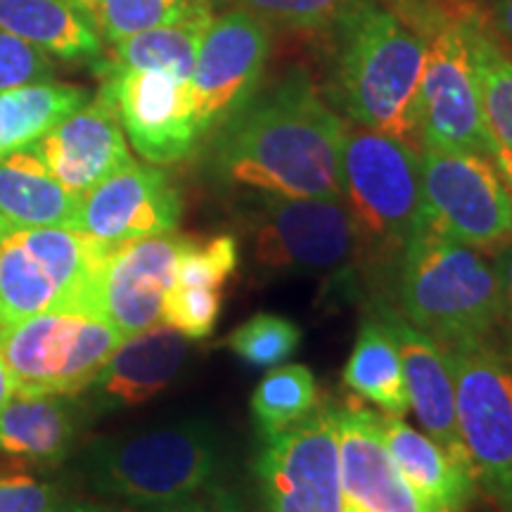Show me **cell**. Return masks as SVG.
<instances>
[{"mask_svg":"<svg viewBox=\"0 0 512 512\" xmlns=\"http://www.w3.org/2000/svg\"><path fill=\"white\" fill-rule=\"evenodd\" d=\"M344 126L311 76L292 69L216 131L214 174L256 195L344 200Z\"/></svg>","mask_w":512,"mask_h":512,"instance_id":"1","label":"cell"},{"mask_svg":"<svg viewBox=\"0 0 512 512\" xmlns=\"http://www.w3.org/2000/svg\"><path fill=\"white\" fill-rule=\"evenodd\" d=\"M332 27V83L351 124L411 143L427 38L375 0H349Z\"/></svg>","mask_w":512,"mask_h":512,"instance_id":"2","label":"cell"},{"mask_svg":"<svg viewBox=\"0 0 512 512\" xmlns=\"http://www.w3.org/2000/svg\"><path fill=\"white\" fill-rule=\"evenodd\" d=\"M396 299L401 316L444 349L484 342L505 316L496 266L427 226L403 247Z\"/></svg>","mask_w":512,"mask_h":512,"instance_id":"3","label":"cell"},{"mask_svg":"<svg viewBox=\"0 0 512 512\" xmlns=\"http://www.w3.org/2000/svg\"><path fill=\"white\" fill-rule=\"evenodd\" d=\"M221 439L207 420L95 439L79 467L93 491L138 508L185 501L214 482Z\"/></svg>","mask_w":512,"mask_h":512,"instance_id":"4","label":"cell"},{"mask_svg":"<svg viewBox=\"0 0 512 512\" xmlns=\"http://www.w3.org/2000/svg\"><path fill=\"white\" fill-rule=\"evenodd\" d=\"M114 247L64 226L8 230L0 238V328L53 309L95 311Z\"/></svg>","mask_w":512,"mask_h":512,"instance_id":"5","label":"cell"},{"mask_svg":"<svg viewBox=\"0 0 512 512\" xmlns=\"http://www.w3.org/2000/svg\"><path fill=\"white\" fill-rule=\"evenodd\" d=\"M339 164L358 238L384 252H403L427 226L415 145L351 124L344 126Z\"/></svg>","mask_w":512,"mask_h":512,"instance_id":"6","label":"cell"},{"mask_svg":"<svg viewBox=\"0 0 512 512\" xmlns=\"http://www.w3.org/2000/svg\"><path fill=\"white\" fill-rule=\"evenodd\" d=\"M121 332L88 309H53L0 328V356L15 394H81L95 380Z\"/></svg>","mask_w":512,"mask_h":512,"instance_id":"7","label":"cell"},{"mask_svg":"<svg viewBox=\"0 0 512 512\" xmlns=\"http://www.w3.org/2000/svg\"><path fill=\"white\" fill-rule=\"evenodd\" d=\"M456 418L475 484L512 512V361L484 342L446 349Z\"/></svg>","mask_w":512,"mask_h":512,"instance_id":"8","label":"cell"},{"mask_svg":"<svg viewBox=\"0 0 512 512\" xmlns=\"http://www.w3.org/2000/svg\"><path fill=\"white\" fill-rule=\"evenodd\" d=\"M249 240L254 266L271 278L342 271L361 242L344 200L278 195H256Z\"/></svg>","mask_w":512,"mask_h":512,"instance_id":"9","label":"cell"},{"mask_svg":"<svg viewBox=\"0 0 512 512\" xmlns=\"http://www.w3.org/2000/svg\"><path fill=\"white\" fill-rule=\"evenodd\" d=\"M427 228L477 252L512 245V195L494 159L422 147Z\"/></svg>","mask_w":512,"mask_h":512,"instance_id":"10","label":"cell"},{"mask_svg":"<svg viewBox=\"0 0 512 512\" xmlns=\"http://www.w3.org/2000/svg\"><path fill=\"white\" fill-rule=\"evenodd\" d=\"M415 140L420 147L491 157L496 143L486 128L470 55L456 19H441L427 38V60L415 95Z\"/></svg>","mask_w":512,"mask_h":512,"instance_id":"11","label":"cell"},{"mask_svg":"<svg viewBox=\"0 0 512 512\" xmlns=\"http://www.w3.org/2000/svg\"><path fill=\"white\" fill-rule=\"evenodd\" d=\"M254 477L266 512H344L335 408L268 437Z\"/></svg>","mask_w":512,"mask_h":512,"instance_id":"12","label":"cell"},{"mask_svg":"<svg viewBox=\"0 0 512 512\" xmlns=\"http://www.w3.org/2000/svg\"><path fill=\"white\" fill-rule=\"evenodd\" d=\"M268 53L271 29L249 12L233 8L211 19L190 79L202 140L245 110L259 91Z\"/></svg>","mask_w":512,"mask_h":512,"instance_id":"13","label":"cell"},{"mask_svg":"<svg viewBox=\"0 0 512 512\" xmlns=\"http://www.w3.org/2000/svg\"><path fill=\"white\" fill-rule=\"evenodd\" d=\"M95 72L117 107L128 143L145 162L176 164L200 147L188 79L159 69L100 67Z\"/></svg>","mask_w":512,"mask_h":512,"instance_id":"14","label":"cell"},{"mask_svg":"<svg viewBox=\"0 0 512 512\" xmlns=\"http://www.w3.org/2000/svg\"><path fill=\"white\" fill-rule=\"evenodd\" d=\"M183 216L176 183L157 164L131 159L79 200L74 230L105 245L171 233Z\"/></svg>","mask_w":512,"mask_h":512,"instance_id":"15","label":"cell"},{"mask_svg":"<svg viewBox=\"0 0 512 512\" xmlns=\"http://www.w3.org/2000/svg\"><path fill=\"white\" fill-rule=\"evenodd\" d=\"M190 240L171 230L124 242L107 256L95 287V311L110 320L121 337L162 323L164 297Z\"/></svg>","mask_w":512,"mask_h":512,"instance_id":"16","label":"cell"},{"mask_svg":"<svg viewBox=\"0 0 512 512\" xmlns=\"http://www.w3.org/2000/svg\"><path fill=\"white\" fill-rule=\"evenodd\" d=\"M29 150L74 197H83L133 159L117 107L102 88L95 98L29 145Z\"/></svg>","mask_w":512,"mask_h":512,"instance_id":"17","label":"cell"},{"mask_svg":"<svg viewBox=\"0 0 512 512\" xmlns=\"http://www.w3.org/2000/svg\"><path fill=\"white\" fill-rule=\"evenodd\" d=\"M375 318L394 339L401 356L403 380L411 411L427 437L444 448L458 465L472 472L456 418V384H453L451 356L439 342L408 323L392 306L377 304ZM475 477V475H472Z\"/></svg>","mask_w":512,"mask_h":512,"instance_id":"18","label":"cell"},{"mask_svg":"<svg viewBox=\"0 0 512 512\" xmlns=\"http://www.w3.org/2000/svg\"><path fill=\"white\" fill-rule=\"evenodd\" d=\"M190 354V337L166 323L121 339L105 366L79 396L95 415L143 406L162 394L181 373Z\"/></svg>","mask_w":512,"mask_h":512,"instance_id":"19","label":"cell"},{"mask_svg":"<svg viewBox=\"0 0 512 512\" xmlns=\"http://www.w3.org/2000/svg\"><path fill=\"white\" fill-rule=\"evenodd\" d=\"M339 472L349 501L373 512H425L396 467L380 415L361 406L335 408Z\"/></svg>","mask_w":512,"mask_h":512,"instance_id":"20","label":"cell"},{"mask_svg":"<svg viewBox=\"0 0 512 512\" xmlns=\"http://www.w3.org/2000/svg\"><path fill=\"white\" fill-rule=\"evenodd\" d=\"M91 420L79 394H12L0 406V456L57 467L72 456Z\"/></svg>","mask_w":512,"mask_h":512,"instance_id":"21","label":"cell"},{"mask_svg":"<svg viewBox=\"0 0 512 512\" xmlns=\"http://www.w3.org/2000/svg\"><path fill=\"white\" fill-rule=\"evenodd\" d=\"M380 427L396 467L425 512H463L475 496V477L437 441L396 415H380Z\"/></svg>","mask_w":512,"mask_h":512,"instance_id":"22","label":"cell"},{"mask_svg":"<svg viewBox=\"0 0 512 512\" xmlns=\"http://www.w3.org/2000/svg\"><path fill=\"white\" fill-rule=\"evenodd\" d=\"M0 29L62 62L98 67L105 43L79 0H0Z\"/></svg>","mask_w":512,"mask_h":512,"instance_id":"23","label":"cell"},{"mask_svg":"<svg viewBox=\"0 0 512 512\" xmlns=\"http://www.w3.org/2000/svg\"><path fill=\"white\" fill-rule=\"evenodd\" d=\"M81 197L64 190L29 147L0 157V230L72 228Z\"/></svg>","mask_w":512,"mask_h":512,"instance_id":"24","label":"cell"},{"mask_svg":"<svg viewBox=\"0 0 512 512\" xmlns=\"http://www.w3.org/2000/svg\"><path fill=\"white\" fill-rule=\"evenodd\" d=\"M93 93L74 83H29L0 93V157L24 150L79 110Z\"/></svg>","mask_w":512,"mask_h":512,"instance_id":"25","label":"cell"},{"mask_svg":"<svg viewBox=\"0 0 512 512\" xmlns=\"http://www.w3.org/2000/svg\"><path fill=\"white\" fill-rule=\"evenodd\" d=\"M475 72L486 128L498 147L512 152V57L475 10L458 15Z\"/></svg>","mask_w":512,"mask_h":512,"instance_id":"26","label":"cell"},{"mask_svg":"<svg viewBox=\"0 0 512 512\" xmlns=\"http://www.w3.org/2000/svg\"><path fill=\"white\" fill-rule=\"evenodd\" d=\"M344 384L387 415L403 418L411 411L399 349L375 316L363 320L358 328L354 349L344 368Z\"/></svg>","mask_w":512,"mask_h":512,"instance_id":"27","label":"cell"},{"mask_svg":"<svg viewBox=\"0 0 512 512\" xmlns=\"http://www.w3.org/2000/svg\"><path fill=\"white\" fill-rule=\"evenodd\" d=\"M214 12H202V15L181 19L174 24H162V27L147 29L126 41L112 46L110 57H102L100 67L117 69H159V72H171L181 79H192L200 43L207 34Z\"/></svg>","mask_w":512,"mask_h":512,"instance_id":"28","label":"cell"},{"mask_svg":"<svg viewBox=\"0 0 512 512\" xmlns=\"http://www.w3.org/2000/svg\"><path fill=\"white\" fill-rule=\"evenodd\" d=\"M318 406L316 377L302 363L271 368L249 399L256 430L264 439L290 430L309 418Z\"/></svg>","mask_w":512,"mask_h":512,"instance_id":"29","label":"cell"},{"mask_svg":"<svg viewBox=\"0 0 512 512\" xmlns=\"http://www.w3.org/2000/svg\"><path fill=\"white\" fill-rule=\"evenodd\" d=\"M107 46L147 29L214 12V0H79Z\"/></svg>","mask_w":512,"mask_h":512,"instance_id":"30","label":"cell"},{"mask_svg":"<svg viewBox=\"0 0 512 512\" xmlns=\"http://www.w3.org/2000/svg\"><path fill=\"white\" fill-rule=\"evenodd\" d=\"M302 328L275 313H256L228 337V349L252 368H278L297 354Z\"/></svg>","mask_w":512,"mask_h":512,"instance_id":"31","label":"cell"},{"mask_svg":"<svg viewBox=\"0 0 512 512\" xmlns=\"http://www.w3.org/2000/svg\"><path fill=\"white\" fill-rule=\"evenodd\" d=\"M240 261V247L233 235H219L207 242L190 240L178 259L174 285L192 290H223Z\"/></svg>","mask_w":512,"mask_h":512,"instance_id":"32","label":"cell"},{"mask_svg":"<svg viewBox=\"0 0 512 512\" xmlns=\"http://www.w3.org/2000/svg\"><path fill=\"white\" fill-rule=\"evenodd\" d=\"M235 8L264 22L268 29L318 31L335 24L349 0H233Z\"/></svg>","mask_w":512,"mask_h":512,"instance_id":"33","label":"cell"},{"mask_svg":"<svg viewBox=\"0 0 512 512\" xmlns=\"http://www.w3.org/2000/svg\"><path fill=\"white\" fill-rule=\"evenodd\" d=\"M223 290H192L171 285L164 297L162 323L190 339L209 337L221 316Z\"/></svg>","mask_w":512,"mask_h":512,"instance_id":"34","label":"cell"},{"mask_svg":"<svg viewBox=\"0 0 512 512\" xmlns=\"http://www.w3.org/2000/svg\"><path fill=\"white\" fill-rule=\"evenodd\" d=\"M53 57L10 31L0 29V93L29 83L53 81Z\"/></svg>","mask_w":512,"mask_h":512,"instance_id":"35","label":"cell"},{"mask_svg":"<svg viewBox=\"0 0 512 512\" xmlns=\"http://www.w3.org/2000/svg\"><path fill=\"white\" fill-rule=\"evenodd\" d=\"M62 501L55 482L27 472H0V512H53Z\"/></svg>","mask_w":512,"mask_h":512,"instance_id":"36","label":"cell"},{"mask_svg":"<svg viewBox=\"0 0 512 512\" xmlns=\"http://www.w3.org/2000/svg\"><path fill=\"white\" fill-rule=\"evenodd\" d=\"M145 512H235L233 503L219 494H211V498H185V501L155 505V508H145Z\"/></svg>","mask_w":512,"mask_h":512,"instance_id":"37","label":"cell"},{"mask_svg":"<svg viewBox=\"0 0 512 512\" xmlns=\"http://www.w3.org/2000/svg\"><path fill=\"white\" fill-rule=\"evenodd\" d=\"M494 266H496L498 278H501L505 316L512 318V245L503 247L501 252H496Z\"/></svg>","mask_w":512,"mask_h":512,"instance_id":"38","label":"cell"},{"mask_svg":"<svg viewBox=\"0 0 512 512\" xmlns=\"http://www.w3.org/2000/svg\"><path fill=\"white\" fill-rule=\"evenodd\" d=\"M491 24L512 48V0H494L491 3Z\"/></svg>","mask_w":512,"mask_h":512,"instance_id":"39","label":"cell"},{"mask_svg":"<svg viewBox=\"0 0 512 512\" xmlns=\"http://www.w3.org/2000/svg\"><path fill=\"white\" fill-rule=\"evenodd\" d=\"M491 159H494L498 174L503 176V181H505V185H508V190L512 195V152L503 150V147H496V152L491 155Z\"/></svg>","mask_w":512,"mask_h":512,"instance_id":"40","label":"cell"},{"mask_svg":"<svg viewBox=\"0 0 512 512\" xmlns=\"http://www.w3.org/2000/svg\"><path fill=\"white\" fill-rule=\"evenodd\" d=\"M53 512H110V510H105L102 505L91 503V501H67V498H64Z\"/></svg>","mask_w":512,"mask_h":512,"instance_id":"41","label":"cell"},{"mask_svg":"<svg viewBox=\"0 0 512 512\" xmlns=\"http://www.w3.org/2000/svg\"><path fill=\"white\" fill-rule=\"evenodd\" d=\"M12 394H15V382H12L10 370L5 366L3 356H0V406H3Z\"/></svg>","mask_w":512,"mask_h":512,"instance_id":"42","label":"cell"},{"mask_svg":"<svg viewBox=\"0 0 512 512\" xmlns=\"http://www.w3.org/2000/svg\"><path fill=\"white\" fill-rule=\"evenodd\" d=\"M344 512H373V510L363 508V505H358L356 501H349V498L344 496Z\"/></svg>","mask_w":512,"mask_h":512,"instance_id":"43","label":"cell"},{"mask_svg":"<svg viewBox=\"0 0 512 512\" xmlns=\"http://www.w3.org/2000/svg\"><path fill=\"white\" fill-rule=\"evenodd\" d=\"M3 235H5V233H3V230H0V238H3Z\"/></svg>","mask_w":512,"mask_h":512,"instance_id":"44","label":"cell"}]
</instances>
